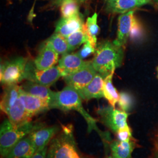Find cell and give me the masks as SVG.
Segmentation results:
<instances>
[{
  "mask_svg": "<svg viewBox=\"0 0 158 158\" xmlns=\"http://www.w3.org/2000/svg\"><path fill=\"white\" fill-rule=\"evenodd\" d=\"M96 48L88 40L84 44L83 48L77 53V54L82 59H85L86 57L89 56L91 54L94 53L96 52Z\"/></svg>",
  "mask_w": 158,
  "mask_h": 158,
  "instance_id": "cell-30",
  "label": "cell"
},
{
  "mask_svg": "<svg viewBox=\"0 0 158 158\" xmlns=\"http://www.w3.org/2000/svg\"><path fill=\"white\" fill-rule=\"evenodd\" d=\"M106 77L104 76L97 73L90 83L83 90L78 92L81 98L84 100L88 101L93 98L104 97L103 88Z\"/></svg>",
  "mask_w": 158,
  "mask_h": 158,
  "instance_id": "cell-15",
  "label": "cell"
},
{
  "mask_svg": "<svg viewBox=\"0 0 158 158\" xmlns=\"http://www.w3.org/2000/svg\"><path fill=\"white\" fill-rule=\"evenodd\" d=\"M48 149V147H46L41 150L36 151L31 158H46Z\"/></svg>",
  "mask_w": 158,
  "mask_h": 158,
  "instance_id": "cell-31",
  "label": "cell"
},
{
  "mask_svg": "<svg viewBox=\"0 0 158 158\" xmlns=\"http://www.w3.org/2000/svg\"><path fill=\"white\" fill-rule=\"evenodd\" d=\"M114 72L110 74L104 79L103 88L104 97L107 100L110 106L113 107H115V104L118 102L119 97L118 91L113 85V77Z\"/></svg>",
  "mask_w": 158,
  "mask_h": 158,
  "instance_id": "cell-22",
  "label": "cell"
},
{
  "mask_svg": "<svg viewBox=\"0 0 158 158\" xmlns=\"http://www.w3.org/2000/svg\"><path fill=\"white\" fill-rule=\"evenodd\" d=\"M131 140L119 141H114L111 143L110 148L112 156L116 158H131L135 143Z\"/></svg>",
  "mask_w": 158,
  "mask_h": 158,
  "instance_id": "cell-21",
  "label": "cell"
},
{
  "mask_svg": "<svg viewBox=\"0 0 158 158\" xmlns=\"http://www.w3.org/2000/svg\"><path fill=\"white\" fill-rule=\"evenodd\" d=\"M19 98L26 111L31 118L51 109L48 102L25 92L21 87L20 88Z\"/></svg>",
  "mask_w": 158,
  "mask_h": 158,
  "instance_id": "cell-10",
  "label": "cell"
},
{
  "mask_svg": "<svg viewBox=\"0 0 158 158\" xmlns=\"http://www.w3.org/2000/svg\"><path fill=\"white\" fill-rule=\"evenodd\" d=\"M66 76L64 70L59 65L46 70H39L35 67L34 62L28 61L25 79L49 87L57 80Z\"/></svg>",
  "mask_w": 158,
  "mask_h": 158,
  "instance_id": "cell-5",
  "label": "cell"
},
{
  "mask_svg": "<svg viewBox=\"0 0 158 158\" xmlns=\"http://www.w3.org/2000/svg\"><path fill=\"white\" fill-rule=\"evenodd\" d=\"M76 1H77L80 4H81V3H85L88 0H76ZM62 1L63 0H52V1L49 4V6L52 8H56L57 6H59Z\"/></svg>",
  "mask_w": 158,
  "mask_h": 158,
  "instance_id": "cell-32",
  "label": "cell"
},
{
  "mask_svg": "<svg viewBox=\"0 0 158 158\" xmlns=\"http://www.w3.org/2000/svg\"><path fill=\"white\" fill-rule=\"evenodd\" d=\"M57 125L46 126L41 123H36L32 131L28 135L33 142L36 151L48 147V143L60 131Z\"/></svg>",
  "mask_w": 158,
  "mask_h": 158,
  "instance_id": "cell-8",
  "label": "cell"
},
{
  "mask_svg": "<svg viewBox=\"0 0 158 158\" xmlns=\"http://www.w3.org/2000/svg\"><path fill=\"white\" fill-rule=\"evenodd\" d=\"M59 61V54L48 42L42 46L38 56L34 60L35 67L39 70L52 68Z\"/></svg>",
  "mask_w": 158,
  "mask_h": 158,
  "instance_id": "cell-11",
  "label": "cell"
},
{
  "mask_svg": "<svg viewBox=\"0 0 158 158\" xmlns=\"http://www.w3.org/2000/svg\"><path fill=\"white\" fill-rule=\"evenodd\" d=\"M145 36V29L141 21L134 15L130 31V38L133 42H139Z\"/></svg>",
  "mask_w": 158,
  "mask_h": 158,
  "instance_id": "cell-27",
  "label": "cell"
},
{
  "mask_svg": "<svg viewBox=\"0 0 158 158\" xmlns=\"http://www.w3.org/2000/svg\"><path fill=\"white\" fill-rule=\"evenodd\" d=\"M157 71H158V67L157 68Z\"/></svg>",
  "mask_w": 158,
  "mask_h": 158,
  "instance_id": "cell-38",
  "label": "cell"
},
{
  "mask_svg": "<svg viewBox=\"0 0 158 158\" xmlns=\"http://www.w3.org/2000/svg\"><path fill=\"white\" fill-rule=\"evenodd\" d=\"M118 104L121 110L127 113L131 111L134 107L135 99L130 93L122 91L119 93Z\"/></svg>",
  "mask_w": 158,
  "mask_h": 158,
  "instance_id": "cell-28",
  "label": "cell"
},
{
  "mask_svg": "<svg viewBox=\"0 0 158 158\" xmlns=\"http://www.w3.org/2000/svg\"><path fill=\"white\" fill-rule=\"evenodd\" d=\"M46 158H81L72 125L63 126L60 131L51 141Z\"/></svg>",
  "mask_w": 158,
  "mask_h": 158,
  "instance_id": "cell-3",
  "label": "cell"
},
{
  "mask_svg": "<svg viewBox=\"0 0 158 158\" xmlns=\"http://www.w3.org/2000/svg\"><path fill=\"white\" fill-rule=\"evenodd\" d=\"M134 15V10L119 15L117 37L113 41L116 45L124 48L130 38V31Z\"/></svg>",
  "mask_w": 158,
  "mask_h": 158,
  "instance_id": "cell-12",
  "label": "cell"
},
{
  "mask_svg": "<svg viewBox=\"0 0 158 158\" xmlns=\"http://www.w3.org/2000/svg\"><path fill=\"white\" fill-rule=\"evenodd\" d=\"M36 0H34V4L32 6V8L31 9L30 12H29V14L28 15V19L29 21H32L33 18L35 17V14H34V8H35V4H36Z\"/></svg>",
  "mask_w": 158,
  "mask_h": 158,
  "instance_id": "cell-33",
  "label": "cell"
},
{
  "mask_svg": "<svg viewBox=\"0 0 158 158\" xmlns=\"http://www.w3.org/2000/svg\"><path fill=\"white\" fill-rule=\"evenodd\" d=\"M90 61H85L77 53H66L63 55L59 60V66L62 68L66 76L85 67Z\"/></svg>",
  "mask_w": 158,
  "mask_h": 158,
  "instance_id": "cell-18",
  "label": "cell"
},
{
  "mask_svg": "<svg viewBox=\"0 0 158 158\" xmlns=\"http://www.w3.org/2000/svg\"><path fill=\"white\" fill-rule=\"evenodd\" d=\"M59 7L62 18H70L80 14V3L76 0H63Z\"/></svg>",
  "mask_w": 158,
  "mask_h": 158,
  "instance_id": "cell-25",
  "label": "cell"
},
{
  "mask_svg": "<svg viewBox=\"0 0 158 158\" xmlns=\"http://www.w3.org/2000/svg\"><path fill=\"white\" fill-rule=\"evenodd\" d=\"M36 123L29 122L21 125L12 124L6 119L0 127V152L2 158L5 157L18 142L28 135L34 130Z\"/></svg>",
  "mask_w": 158,
  "mask_h": 158,
  "instance_id": "cell-4",
  "label": "cell"
},
{
  "mask_svg": "<svg viewBox=\"0 0 158 158\" xmlns=\"http://www.w3.org/2000/svg\"><path fill=\"white\" fill-rule=\"evenodd\" d=\"M6 114L12 124L17 126L25 124L31 122L32 119L24 107L20 98Z\"/></svg>",
  "mask_w": 158,
  "mask_h": 158,
  "instance_id": "cell-19",
  "label": "cell"
},
{
  "mask_svg": "<svg viewBox=\"0 0 158 158\" xmlns=\"http://www.w3.org/2000/svg\"><path fill=\"white\" fill-rule=\"evenodd\" d=\"M145 5L138 0H106L104 9L110 14H124Z\"/></svg>",
  "mask_w": 158,
  "mask_h": 158,
  "instance_id": "cell-16",
  "label": "cell"
},
{
  "mask_svg": "<svg viewBox=\"0 0 158 158\" xmlns=\"http://www.w3.org/2000/svg\"><path fill=\"white\" fill-rule=\"evenodd\" d=\"M101 121L114 132H117L120 128L127 124L128 113L119 110L111 106L100 108L97 111Z\"/></svg>",
  "mask_w": 158,
  "mask_h": 158,
  "instance_id": "cell-7",
  "label": "cell"
},
{
  "mask_svg": "<svg viewBox=\"0 0 158 158\" xmlns=\"http://www.w3.org/2000/svg\"><path fill=\"white\" fill-rule=\"evenodd\" d=\"M69 46L70 52L75 50L79 46L88 41V37L85 31V25L82 28L66 38Z\"/></svg>",
  "mask_w": 158,
  "mask_h": 158,
  "instance_id": "cell-26",
  "label": "cell"
},
{
  "mask_svg": "<svg viewBox=\"0 0 158 158\" xmlns=\"http://www.w3.org/2000/svg\"><path fill=\"white\" fill-rule=\"evenodd\" d=\"M35 152L33 142L28 135L18 142L2 158H31Z\"/></svg>",
  "mask_w": 158,
  "mask_h": 158,
  "instance_id": "cell-17",
  "label": "cell"
},
{
  "mask_svg": "<svg viewBox=\"0 0 158 158\" xmlns=\"http://www.w3.org/2000/svg\"><path fill=\"white\" fill-rule=\"evenodd\" d=\"M156 158H158V153H157V155H156Z\"/></svg>",
  "mask_w": 158,
  "mask_h": 158,
  "instance_id": "cell-37",
  "label": "cell"
},
{
  "mask_svg": "<svg viewBox=\"0 0 158 158\" xmlns=\"http://www.w3.org/2000/svg\"><path fill=\"white\" fill-rule=\"evenodd\" d=\"M124 57V48L113 42L103 41L97 46L95 55L91 60L98 73L107 77L121 66Z\"/></svg>",
  "mask_w": 158,
  "mask_h": 158,
  "instance_id": "cell-2",
  "label": "cell"
},
{
  "mask_svg": "<svg viewBox=\"0 0 158 158\" xmlns=\"http://www.w3.org/2000/svg\"><path fill=\"white\" fill-rule=\"evenodd\" d=\"M21 87L25 92L45 100L49 104L51 109L53 108L55 92L51 90L49 87L28 80Z\"/></svg>",
  "mask_w": 158,
  "mask_h": 158,
  "instance_id": "cell-14",
  "label": "cell"
},
{
  "mask_svg": "<svg viewBox=\"0 0 158 158\" xmlns=\"http://www.w3.org/2000/svg\"><path fill=\"white\" fill-rule=\"evenodd\" d=\"M85 25L81 14L70 18H61L57 23L55 33L66 38Z\"/></svg>",
  "mask_w": 158,
  "mask_h": 158,
  "instance_id": "cell-13",
  "label": "cell"
},
{
  "mask_svg": "<svg viewBox=\"0 0 158 158\" xmlns=\"http://www.w3.org/2000/svg\"><path fill=\"white\" fill-rule=\"evenodd\" d=\"M28 59L19 57L1 64L0 80L2 85L18 84L25 79Z\"/></svg>",
  "mask_w": 158,
  "mask_h": 158,
  "instance_id": "cell-6",
  "label": "cell"
},
{
  "mask_svg": "<svg viewBox=\"0 0 158 158\" xmlns=\"http://www.w3.org/2000/svg\"><path fill=\"white\" fill-rule=\"evenodd\" d=\"M97 73L91 61H90L85 67L64 76L63 79L67 85L72 87L79 92L90 83Z\"/></svg>",
  "mask_w": 158,
  "mask_h": 158,
  "instance_id": "cell-9",
  "label": "cell"
},
{
  "mask_svg": "<svg viewBox=\"0 0 158 158\" xmlns=\"http://www.w3.org/2000/svg\"><path fill=\"white\" fill-rule=\"evenodd\" d=\"M138 1H141L142 2L145 3V4H147L148 3L150 2L151 1V0H138Z\"/></svg>",
  "mask_w": 158,
  "mask_h": 158,
  "instance_id": "cell-34",
  "label": "cell"
},
{
  "mask_svg": "<svg viewBox=\"0 0 158 158\" xmlns=\"http://www.w3.org/2000/svg\"><path fill=\"white\" fill-rule=\"evenodd\" d=\"M85 31L88 37V40L97 48V36L100 32V28L97 23V14L94 13L91 17H88L85 24Z\"/></svg>",
  "mask_w": 158,
  "mask_h": 158,
  "instance_id": "cell-23",
  "label": "cell"
},
{
  "mask_svg": "<svg viewBox=\"0 0 158 158\" xmlns=\"http://www.w3.org/2000/svg\"><path fill=\"white\" fill-rule=\"evenodd\" d=\"M154 1H155V2L157 4V6H158V0H154Z\"/></svg>",
  "mask_w": 158,
  "mask_h": 158,
  "instance_id": "cell-35",
  "label": "cell"
},
{
  "mask_svg": "<svg viewBox=\"0 0 158 158\" xmlns=\"http://www.w3.org/2000/svg\"><path fill=\"white\" fill-rule=\"evenodd\" d=\"M117 139L119 141H125L131 140L132 138V131L129 125H126L125 127L120 128L116 132Z\"/></svg>",
  "mask_w": 158,
  "mask_h": 158,
  "instance_id": "cell-29",
  "label": "cell"
},
{
  "mask_svg": "<svg viewBox=\"0 0 158 158\" xmlns=\"http://www.w3.org/2000/svg\"><path fill=\"white\" fill-rule=\"evenodd\" d=\"M59 55H64L70 52L66 38L60 34L54 33L46 41Z\"/></svg>",
  "mask_w": 158,
  "mask_h": 158,
  "instance_id": "cell-24",
  "label": "cell"
},
{
  "mask_svg": "<svg viewBox=\"0 0 158 158\" xmlns=\"http://www.w3.org/2000/svg\"><path fill=\"white\" fill-rule=\"evenodd\" d=\"M81 98L79 93L72 87L67 85L63 90L55 92V102L53 108H57L64 111H76L80 114L87 124V130L89 132L93 130L97 131L102 139L107 142L109 140L107 135H105L98 129L96 124V119L91 117L85 110Z\"/></svg>",
  "mask_w": 158,
  "mask_h": 158,
  "instance_id": "cell-1",
  "label": "cell"
},
{
  "mask_svg": "<svg viewBox=\"0 0 158 158\" xmlns=\"http://www.w3.org/2000/svg\"><path fill=\"white\" fill-rule=\"evenodd\" d=\"M20 88L17 84L6 85L0 102L1 111L6 114L19 98Z\"/></svg>",
  "mask_w": 158,
  "mask_h": 158,
  "instance_id": "cell-20",
  "label": "cell"
},
{
  "mask_svg": "<svg viewBox=\"0 0 158 158\" xmlns=\"http://www.w3.org/2000/svg\"><path fill=\"white\" fill-rule=\"evenodd\" d=\"M107 158H115V157H114V156H108V157H107Z\"/></svg>",
  "mask_w": 158,
  "mask_h": 158,
  "instance_id": "cell-36",
  "label": "cell"
}]
</instances>
